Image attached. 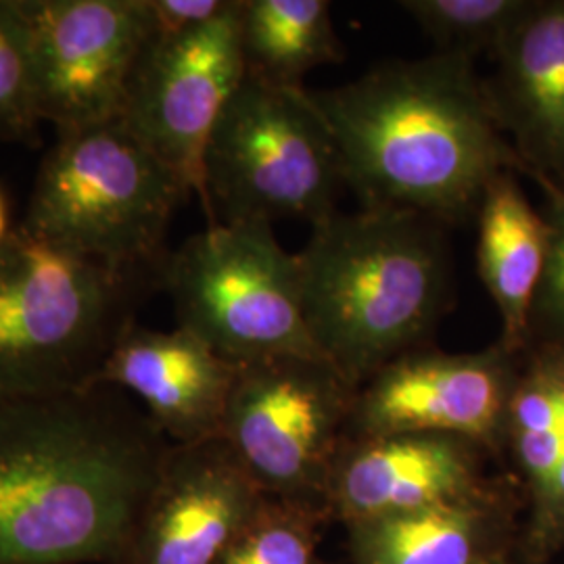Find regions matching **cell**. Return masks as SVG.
Instances as JSON below:
<instances>
[{"label":"cell","mask_w":564,"mask_h":564,"mask_svg":"<svg viewBox=\"0 0 564 564\" xmlns=\"http://www.w3.org/2000/svg\"><path fill=\"white\" fill-rule=\"evenodd\" d=\"M172 444L93 384L0 402V564H118Z\"/></svg>","instance_id":"6da1fadb"},{"label":"cell","mask_w":564,"mask_h":564,"mask_svg":"<svg viewBox=\"0 0 564 564\" xmlns=\"http://www.w3.org/2000/svg\"><path fill=\"white\" fill-rule=\"evenodd\" d=\"M307 97L364 209L460 223L477 214L496 176L519 170L475 61H389L358 80L307 88Z\"/></svg>","instance_id":"7a4b0ae2"},{"label":"cell","mask_w":564,"mask_h":564,"mask_svg":"<svg viewBox=\"0 0 564 564\" xmlns=\"http://www.w3.org/2000/svg\"><path fill=\"white\" fill-rule=\"evenodd\" d=\"M295 258L310 337L356 389L416 349L449 297L444 237L416 214L337 209Z\"/></svg>","instance_id":"3957f363"},{"label":"cell","mask_w":564,"mask_h":564,"mask_svg":"<svg viewBox=\"0 0 564 564\" xmlns=\"http://www.w3.org/2000/svg\"><path fill=\"white\" fill-rule=\"evenodd\" d=\"M158 286L78 258L21 224L0 245V402L99 384Z\"/></svg>","instance_id":"277c9868"},{"label":"cell","mask_w":564,"mask_h":564,"mask_svg":"<svg viewBox=\"0 0 564 564\" xmlns=\"http://www.w3.org/2000/svg\"><path fill=\"white\" fill-rule=\"evenodd\" d=\"M191 195L121 120L63 130L46 153L23 226L78 258L160 286L165 237Z\"/></svg>","instance_id":"5b68a950"},{"label":"cell","mask_w":564,"mask_h":564,"mask_svg":"<svg viewBox=\"0 0 564 564\" xmlns=\"http://www.w3.org/2000/svg\"><path fill=\"white\" fill-rule=\"evenodd\" d=\"M345 186L339 151L307 88L245 74L205 153L207 226L321 223Z\"/></svg>","instance_id":"8992f818"},{"label":"cell","mask_w":564,"mask_h":564,"mask_svg":"<svg viewBox=\"0 0 564 564\" xmlns=\"http://www.w3.org/2000/svg\"><path fill=\"white\" fill-rule=\"evenodd\" d=\"M160 286L178 326L230 362L323 358L303 318L297 258L272 224H209L167 253Z\"/></svg>","instance_id":"52a82bcc"},{"label":"cell","mask_w":564,"mask_h":564,"mask_svg":"<svg viewBox=\"0 0 564 564\" xmlns=\"http://www.w3.org/2000/svg\"><path fill=\"white\" fill-rule=\"evenodd\" d=\"M356 393L323 358L281 356L242 364L220 440L265 496L328 506Z\"/></svg>","instance_id":"ba28073f"},{"label":"cell","mask_w":564,"mask_h":564,"mask_svg":"<svg viewBox=\"0 0 564 564\" xmlns=\"http://www.w3.org/2000/svg\"><path fill=\"white\" fill-rule=\"evenodd\" d=\"M36 109L57 132L120 120L151 41L147 0H15Z\"/></svg>","instance_id":"9c48e42d"},{"label":"cell","mask_w":564,"mask_h":564,"mask_svg":"<svg viewBox=\"0 0 564 564\" xmlns=\"http://www.w3.org/2000/svg\"><path fill=\"white\" fill-rule=\"evenodd\" d=\"M242 78L241 0H232L195 30L151 34L121 113L126 128L199 197L205 214L207 142Z\"/></svg>","instance_id":"30bf717a"},{"label":"cell","mask_w":564,"mask_h":564,"mask_svg":"<svg viewBox=\"0 0 564 564\" xmlns=\"http://www.w3.org/2000/svg\"><path fill=\"white\" fill-rule=\"evenodd\" d=\"M512 356L500 343L473 354L416 347L358 389L351 426L358 437L445 435L494 447L519 379Z\"/></svg>","instance_id":"8fae6325"},{"label":"cell","mask_w":564,"mask_h":564,"mask_svg":"<svg viewBox=\"0 0 564 564\" xmlns=\"http://www.w3.org/2000/svg\"><path fill=\"white\" fill-rule=\"evenodd\" d=\"M263 500L220 437L172 444L118 564H218Z\"/></svg>","instance_id":"7c38bea8"},{"label":"cell","mask_w":564,"mask_h":564,"mask_svg":"<svg viewBox=\"0 0 564 564\" xmlns=\"http://www.w3.org/2000/svg\"><path fill=\"white\" fill-rule=\"evenodd\" d=\"M239 368L186 328L134 323L109 354L99 384L134 395L170 444H199L223 437Z\"/></svg>","instance_id":"4fadbf2b"},{"label":"cell","mask_w":564,"mask_h":564,"mask_svg":"<svg viewBox=\"0 0 564 564\" xmlns=\"http://www.w3.org/2000/svg\"><path fill=\"white\" fill-rule=\"evenodd\" d=\"M481 447L445 435L358 437L343 447L328 506L347 524L485 496Z\"/></svg>","instance_id":"5bb4252c"},{"label":"cell","mask_w":564,"mask_h":564,"mask_svg":"<svg viewBox=\"0 0 564 564\" xmlns=\"http://www.w3.org/2000/svg\"><path fill=\"white\" fill-rule=\"evenodd\" d=\"M484 80L519 170L564 186V0H533Z\"/></svg>","instance_id":"9a60e30c"},{"label":"cell","mask_w":564,"mask_h":564,"mask_svg":"<svg viewBox=\"0 0 564 564\" xmlns=\"http://www.w3.org/2000/svg\"><path fill=\"white\" fill-rule=\"evenodd\" d=\"M477 268L502 321L506 351L531 339L533 305L544 279L547 224L521 188L514 170L496 176L477 209Z\"/></svg>","instance_id":"2e32d148"},{"label":"cell","mask_w":564,"mask_h":564,"mask_svg":"<svg viewBox=\"0 0 564 564\" xmlns=\"http://www.w3.org/2000/svg\"><path fill=\"white\" fill-rule=\"evenodd\" d=\"M351 564H494L498 512L489 494L347 524Z\"/></svg>","instance_id":"e0dca14e"},{"label":"cell","mask_w":564,"mask_h":564,"mask_svg":"<svg viewBox=\"0 0 564 564\" xmlns=\"http://www.w3.org/2000/svg\"><path fill=\"white\" fill-rule=\"evenodd\" d=\"M241 48L245 74L282 88L343 59L326 0H241Z\"/></svg>","instance_id":"ac0fdd59"},{"label":"cell","mask_w":564,"mask_h":564,"mask_svg":"<svg viewBox=\"0 0 564 564\" xmlns=\"http://www.w3.org/2000/svg\"><path fill=\"white\" fill-rule=\"evenodd\" d=\"M533 0H403V11L442 55H496Z\"/></svg>","instance_id":"d6986e66"},{"label":"cell","mask_w":564,"mask_h":564,"mask_svg":"<svg viewBox=\"0 0 564 564\" xmlns=\"http://www.w3.org/2000/svg\"><path fill=\"white\" fill-rule=\"evenodd\" d=\"M318 506L265 496L218 564H321Z\"/></svg>","instance_id":"ffe728a7"},{"label":"cell","mask_w":564,"mask_h":564,"mask_svg":"<svg viewBox=\"0 0 564 564\" xmlns=\"http://www.w3.org/2000/svg\"><path fill=\"white\" fill-rule=\"evenodd\" d=\"M41 121L15 0H0V141L34 142Z\"/></svg>","instance_id":"44dd1931"},{"label":"cell","mask_w":564,"mask_h":564,"mask_svg":"<svg viewBox=\"0 0 564 564\" xmlns=\"http://www.w3.org/2000/svg\"><path fill=\"white\" fill-rule=\"evenodd\" d=\"M533 181L542 186L545 195L547 258L533 305L531 337L542 333L552 345L564 347V186L542 176H533Z\"/></svg>","instance_id":"7402d4cb"},{"label":"cell","mask_w":564,"mask_h":564,"mask_svg":"<svg viewBox=\"0 0 564 564\" xmlns=\"http://www.w3.org/2000/svg\"><path fill=\"white\" fill-rule=\"evenodd\" d=\"M232 0H147L151 34L174 36L220 18Z\"/></svg>","instance_id":"603a6c76"},{"label":"cell","mask_w":564,"mask_h":564,"mask_svg":"<svg viewBox=\"0 0 564 564\" xmlns=\"http://www.w3.org/2000/svg\"><path fill=\"white\" fill-rule=\"evenodd\" d=\"M538 514L550 531L564 529V452L556 477H554V484H552V491L545 500L544 508Z\"/></svg>","instance_id":"cb8c5ba5"},{"label":"cell","mask_w":564,"mask_h":564,"mask_svg":"<svg viewBox=\"0 0 564 564\" xmlns=\"http://www.w3.org/2000/svg\"><path fill=\"white\" fill-rule=\"evenodd\" d=\"M9 235H11V228H9V212H7L4 195H2V191H0V245L7 241Z\"/></svg>","instance_id":"d4e9b609"},{"label":"cell","mask_w":564,"mask_h":564,"mask_svg":"<svg viewBox=\"0 0 564 564\" xmlns=\"http://www.w3.org/2000/svg\"><path fill=\"white\" fill-rule=\"evenodd\" d=\"M494 564H502V563H500V561H498V563H494Z\"/></svg>","instance_id":"484cf974"}]
</instances>
